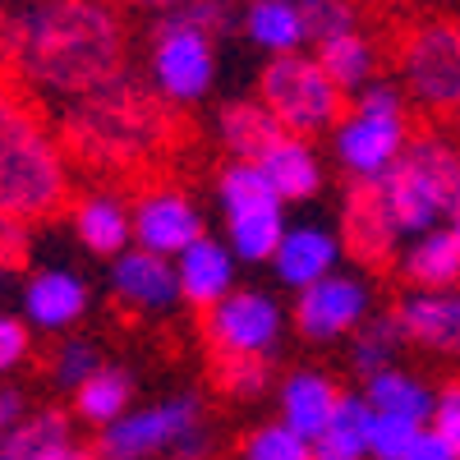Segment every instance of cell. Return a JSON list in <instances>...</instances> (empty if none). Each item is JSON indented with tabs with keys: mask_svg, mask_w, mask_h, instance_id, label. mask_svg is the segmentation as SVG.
Masks as SVG:
<instances>
[{
	"mask_svg": "<svg viewBox=\"0 0 460 460\" xmlns=\"http://www.w3.org/2000/svg\"><path fill=\"white\" fill-rule=\"evenodd\" d=\"M129 69L120 0H23L14 79L47 106H69Z\"/></svg>",
	"mask_w": 460,
	"mask_h": 460,
	"instance_id": "cell-1",
	"label": "cell"
},
{
	"mask_svg": "<svg viewBox=\"0 0 460 460\" xmlns=\"http://www.w3.org/2000/svg\"><path fill=\"white\" fill-rule=\"evenodd\" d=\"M56 125L69 157L97 175H134L157 166L175 143V106H166L143 74L125 69L106 88L60 106Z\"/></svg>",
	"mask_w": 460,
	"mask_h": 460,
	"instance_id": "cell-2",
	"label": "cell"
},
{
	"mask_svg": "<svg viewBox=\"0 0 460 460\" xmlns=\"http://www.w3.org/2000/svg\"><path fill=\"white\" fill-rule=\"evenodd\" d=\"M74 203V157L60 125L19 79H0V221L42 226Z\"/></svg>",
	"mask_w": 460,
	"mask_h": 460,
	"instance_id": "cell-3",
	"label": "cell"
},
{
	"mask_svg": "<svg viewBox=\"0 0 460 460\" xmlns=\"http://www.w3.org/2000/svg\"><path fill=\"white\" fill-rule=\"evenodd\" d=\"M377 194L405 240L460 217V147L438 129H414L401 162L377 180Z\"/></svg>",
	"mask_w": 460,
	"mask_h": 460,
	"instance_id": "cell-4",
	"label": "cell"
},
{
	"mask_svg": "<svg viewBox=\"0 0 460 460\" xmlns=\"http://www.w3.org/2000/svg\"><path fill=\"white\" fill-rule=\"evenodd\" d=\"M253 97L272 111V120L286 134H299V138L332 134L336 120L345 115V106H350V97L336 88V79L323 69V60L314 51L272 56L258 74Z\"/></svg>",
	"mask_w": 460,
	"mask_h": 460,
	"instance_id": "cell-5",
	"label": "cell"
},
{
	"mask_svg": "<svg viewBox=\"0 0 460 460\" xmlns=\"http://www.w3.org/2000/svg\"><path fill=\"white\" fill-rule=\"evenodd\" d=\"M143 79L175 111L203 106L217 88V37L194 28L180 10L157 14L143 42Z\"/></svg>",
	"mask_w": 460,
	"mask_h": 460,
	"instance_id": "cell-6",
	"label": "cell"
},
{
	"mask_svg": "<svg viewBox=\"0 0 460 460\" xmlns=\"http://www.w3.org/2000/svg\"><path fill=\"white\" fill-rule=\"evenodd\" d=\"M286 332V304L262 286H235L203 314V345L212 359H272Z\"/></svg>",
	"mask_w": 460,
	"mask_h": 460,
	"instance_id": "cell-7",
	"label": "cell"
},
{
	"mask_svg": "<svg viewBox=\"0 0 460 460\" xmlns=\"http://www.w3.org/2000/svg\"><path fill=\"white\" fill-rule=\"evenodd\" d=\"M396 74L405 97L429 115H456L460 111V23L429 19L414 23L401 37Z\"/></svg>",
	"mask_w": 460,
	"mask_h": 460,
	"instance_id": "cell-8",
	"label": "cell"
},
{
	"mask_svg": "<svg viewBox=\"0 0 460 460\" xmlns=\"http://www.w3.org/2000/svg\"><path fill=\"white\" fill-rule=\"evenodd\" d=\"M199 424H208V414H203V396H194V392L134 405L115 424L97 429L93 456L97 460H166L175 451V442Z\"/></svg>",
	"mask_w": 460,
	"mask_h": 460,
	"instance_id": "cell-9",
	"label": "cell"
},
{
	"mask_svg": "<svg viewBox=\"0 0 460 460\" xmlns=\"http://www.w3.org/2000/svg\"><path fill=\"white\" fill-rule=\"evenodd\" d=\"M410 134H414L410 115H382V111H364V106H345V115L336 120V129L327 138H332L336 166L350 175V184H377L401 162Z\"/></svg>",
	"mask_w": 460,
	"mask_h": 460,
	"instance_id": "cell-10",
	"label": "cell"
},
{
	"mask_svg": "<svg viewBox=\"0 0 460 460\" xmlns=\"http://www.w3.org/2000/svg\"><path fill=\"white\" fill-rule=\"evenodd\" d=\"M373 318V286L355 272H332L318 286L295 295L290 309V327L299 332V341L309 345H336L350 341V332H359Z\"/></svg>",
	"mask_w": 460,
	"mask_h": 460,
	"instance_id": "cell-11",
	"label": "cell"
},
{
	"mask_svg": "<svg viewBox=\"0 0 460 460\" xmlns=\"http://www.w3.org/2000/svg\"><path fill=\"white\" fill-rule=\"evenodd\" d=\"M199 235H208V221H203L199 203L189 199L180 184H147V189H138V199H134V244L138 249L175 258Z\"/></svg>",
	"mask_w": 460,
	"mask_h": 460,
	"instance_id": "cell-12",
	"label": "cell"
},
{
	"mask_svg": "<svg viewBox=\"0 0 460 460\" xmlns=\"http://www.w3.org/2000/svg\"><path fill=\"white\" fill-rule=\"evenodd\" d=\"M106 286L115 295V304L143 314V318H166L180 309V277H175V258L162 253H147L138 244H129L125 253L111 258V272Z\"/></svg>",
	"mask_w": 460,
	"mask_h": 460,
	"instance_id": "cell-13",
	"label": "cell"
},
{
	"mask_svg": "<svg viewBox=\"0 0 460 460\" xmlns=\"http://www.w3.org/2000/svg\"><path fill=\"white\" fill-rule=\"evenodd\" d=\"M341 258H345L341 230H332L323 221H290L267 267H272V277H277L281 290L299 295V290L318 286L323 277L341 272Z\"/></svg>",
	"mask_w": 460,
	"mask_h": 460,
	"instance_id": "cell-14",
	"label": "cell"
},
{
	"mask_svg": "<svg viewBox=\"0 0 460 460\" xmlns=\"http://www.w3.org/2000/svg\"><path fill=\"white\" fill-rule=\"evenodd\" d=\"M341 240L345 253H355L368 267L392 262L405 244V235L396 230L387 203H382L377 184H350L345 189V203H341Z\"/></svg>",
	"mask_w": 460,
	"mask_h": 460,
	"instance_id": "cell-15",
	"label": "cell"
},
{
	"mask_svg": "<svg viewBox=\"0 0 460 460\" xmlns=\"http://www.w3.org/2000/svg\"><path fill=\"white\" fill-rule=\"evenodd\" d=\"M93 309V290L79 272L65 267H42L23 281V318L32 332L42 336H60L69 327H79Z\"/></svg>",
	"mask_w": 460,
	"mask_h": 460,
	"instance_id": "cell-16",
	"label": "cell"
},
{
	"mask_svg": "<svg viewBox=\"0 0 460 460\" xmlns=\"http://www.w3.org/2000/svg\"><path fill=\"white\" fill-rule=\"evenodd\" d=\"M396 318L410 336V345L429 355L460 359V286L447 290H410L396 299Z\"/></svg>",
	"mask_w": 460,
	"mask_h": 460,
	"instance_id": "cell-17",
	"label": "cell"
},
{
	"mask_svg": "<svg viewBox=\"0 0 460 460\" xmlns=\"http://www.w3.org/2000/svg\"><path fill=\"white\" fill-rule=\"evenodd\" d=\"M65 217H69L74 240L106 262L134 244V203L125 194H115V189H88V194L69 203Z\"/></svg>",
	"mask_w": 460,
	"mask_h": 460,
	"instance_id": "cell-18",
	"label": "cell"
},
{
	"mask_svg": "<svg viewBox=\"0 0 460 460\" xmlns=\"http://www.w3.org/2000/svg\"><path fill=\"white\" fill-rule=\"evenodd\" d=\"M175 277H180V299L189 304V309L208 314L212 304H221L240 286V258L230 253L226 240L199 235L184 253H175Z\"/></svg>",
	"mask_w": 460,
	"mask_h": 460,
	"instance_id": "cell-19",
	"label": "cell"
},
{
	"mask_svg": "<svg viewBox=\"0 0 460 460\" xmlns=\"http://www.w3.org/2000/svg\"><path fill=\"white\" fill-rule=\"evenodd\" d=\"M253 162L267 175V184L277 189L281 203H309V199L323 194V184H327V166L318 157L314 138H299V134H286V129L267 143Z\"/></svg>",
	"mask_w": 460,
	"mask_h": 460,
	"instance_id": "cell-20",
	"label": "cell"
},
{
	"mask_svg": "<svg viewBox=\"0 0 460 460\" xmlns=\"http://www.w3.org/2000/svg\"><path fill=\"white\" fill-rule=\"evenodd\" d=\"M0 460H97L93 447L74 442L65 410H32L19 429L0 433Z\"/></svg>",
	"mask_w": 460,
	"mask_h": 460,
	"instance_id": "cell-21",
	"label": "cell"
},
{
	"mask_svg": "<svg viewBox=\"0 0 460 460\" xmlns=\"http://www.w3.org/2000/svg\"><path fill=\"white\" fill-rule=\"evenodd\" d=\"M277 405H281V424H290L299 438L314 442L332 424V414L341 405V387L323 368H290L277 382Z\"/></svg>",
	"mask_w": 460,
	"mask_h": 460,
	"instance_id": "cell-22",
	"label": "cell"
},
{
	"mask_svg": "<svg viewBox=\"0 0 460 460\" xmlns=\"http://www.w3.org/2000/svg\"><path fill=\"white\" fill-rule=\"evenodd\" d=\"M240 37L253 51H262L267 60H272V56H290V51H314L299 0H244Z\"/></svg>",
	"mask_w": 460,
	"mask_h": 460,
	"instance_id": "cell-23",
	"label": "cell"
},
{
	"mask_svg": "<svg viewBox=\"0 0 460 460\" xmlns=\"http://www.w3.org/2000/svg\"><path fill=\"white\" fill-rule=\"evenodd\" d=\"M396 272L410 290H447V286H460V244H456V230L451 226H438V230H424L401 244L396 253Z\"/></svg>",
	"mask_w": 460,
	"mask_h": 460,
	"instance_id": "cell-24",
	"label": "cell"
},
{
	"mask_svg": "<svg viewBox=\"0 0 460 460\" xmlns=\"http://www.w3.org/2000/svg\"><path fill=\"white\" fill-rule=\"evenodd\" d=\"M217 143L226 147V157H244L253 162L258 152L281 134V125L272 120V111H267L258 97H235L217 111Z\"/></svg>",
	"mask_w": 460,
	"mask_h": 460,
	"instance_id": "cell-25",
	"label": "cell"
},
{
	"mask_svg": "<svg viewBox=\"0 0 460 460\" xmlns=\"http://www.w3.org/2000/svg\"><path fill=\"white\" fill-rule=\"evenodd\" d=\"M364 396L377 414H401V419H414V424H429L433 401H438V392L424 377L410 373V368H396V364L364 377Z\"/></svg>",
	"mask_w": 460,
	"mask_h": 460,
	"instance_id": "cell-26",
	"label": "cell"
},
{
	"mask_svg": "<svg viewBox=\"0 0 460 460\" xmlns=\"http://www.w3.org/2000/svg\"><path fill=\"white\" fill-rule=\"evenodd\" d=\"M368 424H373L368 396L341 392L332 424L314 438V460H368Z\"/></svg>",
	"mask_w": 460,
	"mask_h": 460,
	"instance_id": "cell-27",
	"label": "cell"
},
{
	"mask_svg": "<svg viewBox=\"0 0 460 460\" xmlns=\"http://www.w3.org/2000/svg\"><path fill=\"white\" fill-rule=\"evenodd\" d=\"M405 345H410V336H405L396 309L373 314L359 332H350V341H345V364H350L359 377H373V373H382V368H392V364L401 359Z\"/></svg>",
	"mask_w": 460,
	"mask_h": 460,
	"instance_id": "cell-28",
	"label": "cell"
},
{
	"mask_svg": "<svg viewBox=\"0 0 460 460\" xmlns=\"http://www.w3.org/2000/svg\"><path fill=\"white\" fill-rule=\"evenodd\" d=\"M125 410H134V373L125 364H102L79 392H74V414L93 429L115 424Z\"/></svg>",
	"mask_w": 460,
	"mask_h": 460,
	"instance_id": "cell-29",
	"label": "cell"
},
{
	"mask_svg": "<svg viewBox=\"0 0 460 460\" xmlns=\"http://www.w3.org/2000/svg\"><path fill=\"white\" fill-rule=\"evenodd\" d=\"M314 56L323 60V69L336 79V88L345 97H355L359 88H368L377 79V42H373L364 28L341 32V37H332V42L314 47Z\"/></svg>",
	"mask_w": 460,
	"mask_h": 460,
	"instance_id": "cell-30",
	"label": "cell"
},
{
	"mask_svg": "<svg viewBox=\"0 0 460 460\" xmlns=\"http://www.w3.org/2000/svg\"><path fill=\"white\" fill-rule=\"evenodd\" d=\"M286 226H290L286 221V203L226 217V244H230V253H235L240 262L262 267V262H272V253H277V244L286 235Z\"/></svg>",
	"mask_w": 460,
	"mask_h": 460,
	"instance_id": "cell-31",
	"label": "cell"
},
{
	"mask_svg": "<svg viewBox=\"0 0 460 460\" xmlns=\"http://www.w3.org/2000/svg\"><path fill=\"white\" fill-rule=\"evenodd\" d=\"M217 208L226 217H240V212H258V208H277V189L267 184V175L258 171V162H244V157H226L217 166Z\"/></svg>",
	"mask_w": 460,
	"mask_h": 460,
	"instance_id": "cell-32",
	"label": "cell"
},
{
	"mask_svg": "<svg viewBox=\"0 0 460 460\" xmlns=\"http://www.w3.org/2000/svg\"><path fill=\"white\" fill-rule=\"evenodd\" d=\"M102 364H106V359H102V350H97V341H88V336H60L56 350H51V359H47V373H51V382H56L60 392L74 396Z\"/></svg>",
	"mask_w": 460,
	"mask_h": 460,
	"instance_id": "cell-33",
	"label": "cell"
},
{
	"mask_svg": "<svg viewBox=\"0 0 460 460\" xmlns=\"http://www.w3.org/2000/svg\"><path fill=\"white\" fill-rule=\"evenodd\" d=\"M212 382L226 401H262L272 392V359H212Z\"/></svg>",
	"mask_w": 460,
	"mask_h": 460,
	"instance_id": "cell-34",
	"label": "cell"
},
{
	"mask_svg": "<svg viewBox=\"0 0 460 460\" xmlns=\"http://www.w3.org/2000/svg\"><path fill=\"white\" fill-rule=\"evenodd\" d=\"M240 460H314V442L277 419V424H258L240 442Z\"/></svg>",
	"mask_w": 460,
	"mask_h": 460,
	"instance_id": "cell-35",
	"label": "cell"
},
{
	"mask_svg": "<svg viewBox=\"0 0 460 460\" xmlns=\"http://www.w3.org/2000/svg\"><path fill=\"white\" fill-rule=\"evenodd\" d=\"M424 429H429V424H414V419L377 414V410H373V424H368V460H405Z\"/></svg>",
	"mask_w": 460,
	"mask_h": 460,
	"instance_id": "cell-36",
	"label": "cell"
},
{
	"mask_svg": "<svg viewBox=\"0 0 460 460\" xmlns=\"http://www.w3.org/2000/svg\"><path fill=\"white\" fill-rule=\"evenodd\" d=\"M299 10H304V23H309V47H323L332 37L359 28L355 0H299Z\"/></svg>",
	"mask_w": 460,
	"mask_h": 460,
	"instance_id": "cell-37",
	"label": "cell"
},
{
	"mask_svg": "<svg viewBox=\"0 0 460 460\" xmlns=\"http://www.w3.org/2000/svg\"><path fill=\"white\" fill-rule=\"evenodd\" d=\"M32 355V327L23 314H0V377L23 368Z\"/></svg>",
	"mask_w": 460,
	"mask_h": 460,
	"instance_id": "cell-38",
	"label": "cell"
},
{
	"mask_svg": "<svg viewBox=\"0 0 460 460\" xmlns=\"http://www.w3.org/2000/svg\"><path fill=\"white\" fill-rule=\"evenodd\" d=\"M180 14L194 23V28L212 32V37H226L230 28H240V10L230 5V0H189V5H180Z\"/></svg>",
	"mask_w": 460,
	"mask_h": 460,
	"instance_id": "cell-39",
	"label": "cell"
},
{
	"mask_svg": "<svg viewBox=\"0 0 460 460\" xmlns=\"http://www.w3.org/2000/svg\"><path fill=\"white\" fill-rule=\"evenodd\" d=\"M429 429H433V433L456 451V460H460V382H447V387L438 392Z\"/></svg>",
	"mask_w": 460,
	"mask_h": 460,
	"instance_id": "cell-40",
	"label": "cell"
},
{
	"mask_svg": "<svg viewBox=\"0 0 460 460\" xmlns=\"http://www.w3.org/2000/svg\"><path fill=\"white\" fill-rule=\"evenodd\" d=\"M19 14L23 5L0 0V79H14V51H19Z\"/></svg>",
	"mask_w": 460,
	"mask_h": 460,
	"instance_id": "cell-41",
	"label": "cell"
},
{
	"mask_svg": "<svg viewBox=\"0 0 460 460\" xmlns=\"http://www.w3.org/2000/svg\"><path fill=\"white\" fill-rule=\"evenodd\" d=\"M212 456H217V438H212L208 424H199V429H189V433L175 442V451H171L166 460H212Z\"/></svg>",
	"mask_w": 460,
	"mask_h": 460,
	"instance_id": "cell-42",
	"label": "cell"
},
{
	"mask_svg": "<svg viewBox=\"0 0 460 460\" xmlns=\"http://www.w3.org/2000/svg\"><path fill=\"white\" fill-rule=\"evenodd\" d=\"M23 258H28V230L0 221V272H14V267H23Z\"/></svg>",
	"mask_w": 460,
	"mask_h": 460,
	"instance_id": "cell-43",
	"label": "cell"
},
{
	"mask_svg": "<svg viewBox=\"0 0 460 460\" xmlns=\"http://www.w3.org/2000/svg\"><path fill=\"white\" fill-rule=\"evenodd\" d=\"M28 414H32V410H28V396H23L19 387H0V433L19 429Z\"/></svg>",
	"mask_w": 460,
	"mask_h": 460,
	"instance_id": "cell-44",
	"label": "cell"
},
{
	"mask_svg": "<svg viewBox=\"0 0 460 460\" xmlns=\"http://www.w3.org/2000/svg\"><path fill=\"white\" fill-rule=\"evenodd\" d=\"M405 460H456V451L433 433V429H424V433H419V442L410 447V456Z\"/></svg>",
	"mask_w": 460,
	"mask_h": 460,
	"instance_id": "cell-45",
	"label": "cell"
},
{
	"mask_svg": "<svg viewBox=\"0 0 460 460\" xmlns=\"http://www.w3.org/2000/svg\"><path fill=\"white\" fill-rule=\"evenodd\" d=\"M125 10H143V14H171V10H180V5H189V0H120Z\"/></svg>",
	"mask_w": 460,
	"mask_h": 460,
	"instance_id": "cell-46",
	"label": "cell"
},
{
	"mask_svg": "<svg viewBox=\"0 0 460 460\" xmlns=\"http://www.w3.org/2000/svg\"><path fill=\"white\" fill-rule=\"evenodd\" d=\"M451 230H456V244H460V217H456V221H451Z\"/></svg>",
	"mask_w": 460,
	"mask_h": 460,
	"instance_id": "cell-47",
	"label": "cell"
},
{
	"mask_svg": "<svg viewBox=\"0 0 460 460\" xmlns=\"http://www.w3.org/2000/svg\"><path fill=\"white\" fill-rule=\"evenodd\" d=\"M456 129H460V111H456Z\"/></svg>",
	"mask_w": 460,
	"mask_h": 460,
	"instance_id": "cell-48",
	"label": "cell"
}]
</instances>
